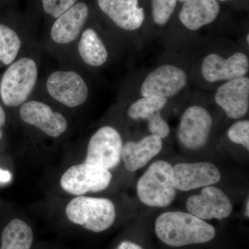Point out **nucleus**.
I'll return each mask as SVG.
<instances>
[{"instance_id":"f257e3e1","label":"nucleus","mask_w":249,"mask_h":249,"mask_svg":"<svg viewBox=\"0 0 249 249\" xmlns=\"http://www.w3.org/2000/svg\"><path fill=\"white\" fill-rule=\"evenodd\" d=\"M157 237L173 247L206 243L215 236L211 224L188 213L172 211L160 214L155 222Z\"/></svg>"},{"instance_id":"f03ea898","label":"nucleus","mask_w":249,"mask_h":249,"mask_svg":"<svg viewBox=\"0 0 249 249\" xmlns=\"http://www.w3.org/2000/svg\"><path fill=\"white\" fill-rule=\"evenodd\" d=\"M65 211L72 223L95 232L107 230L116 219L115 206L106 198L78 196L67 204Z\"/></svg>"},{"instance_id":"7ed1b4c3","label":"nucleus","mask_w":249,"mask_h":249,"mask_svg":"<svg viewBox=\"0 0 249 249\" xmlns=\"http://www.w3.org/2000/svg\"><path fill=\"white\" fill-rule=\"evenodd\" d=\"M37 76L33 59L22 58L11 64L0 82V96L5 106L15 107L25 103L35 88Z\"/></svg>"},{"instance_id":"20e7f679","label":"nucleus","mask_w":249,"mask_h":249,"mask_svg":"<svg viewBox=\"0 0 249 249\" xmlns=\"http://www.w3.org/2000/svg\"><path fill=\"white\" fill-rule=\"evenodd\" d=\"M172 166L165 160L154 162L137 183V195L142 204L152 207L169 206L176 197Z\"/></svg>"},{"instance_id":"39448f33","label":"nucleus","mask_w":249,"mask_h":249,"mask_svg":"<svg viewBox=\"0 0 249 249\" xmlns=\"http://www.w3.org/2000/svg\"><path fill=\"white\" fill-rule=\"evenodd\" d=\"M123 139L111 126L98 129L90 139L85 163L106 170L115 168L122 159Z\"/></svg>"},{"instance_id":"423d86ee","label":"nucleus","mask_w":249,"mask_h":249,"mask_svg":"<svg viewBox=\"0 0 249 249\" xmlns=\"http://www.w3.org/2000/svg\"><path fill=\"white\" fill-rule=\"evenodd\" d=\"M111 178L109 170L84 163L69 168L62 176L60 186L70 194L81 196L104 191L110 184Z\"/></svg>"},{"instance_id":"0eeeda50","label":"nucleus","mask_w":249,"mask_h":249,"mask_svg":"<svg viewBox=\"0 0 249 249\" xmlns=\"http://www.w3.org/2000/svg\"><path fill=\"white\" fill-rule=\"evenodd\" d=\"M47 89L53 99L68 107L81 106L89 96L86 82L73 71H55L47 80Z\"/></svg>"},{"instance_id":"6e6552de","label":"nucleus","mask_w":249,"mask_h":249,"mask_svg":"<svg viewBox=\"0 0 249 249\" xmlns=\"http://www.w3.org/2000/svg\"><path fill=\"white\" fill-rule=\"evenodd\" d=\"M212 127L213 119L209 111L201 106H191L181 116L178 140L186 148L199 150L209 141Z\"/></svg>"},{"instance_id":"1a4fd4ad","label":"nucleus","mask_w":249,"mask_h":249,"mask_svg":"<svg viewBox=\"0 0 249 249\" xmlns=\"http://www.w3.org/2000/svg\"><path fill=\"white\" fill-rule=\"evenodd\" d=\"M187 84V75L182 69L173 65L157 67L142 82V97L170 98L182 91Z\"/></svg>"},{"instance_id":"9d476101","label":"nucleus","mask_w":249,"mask_h":249,"mask_svg":"<svg viewBox=\"0 0 249 249\" xmlns=\"http://www.w3.org/2000/svg\"><path fill=\"white\" fill-rule=\"evenodd\" d=\"M221 175L217 167L209 162L181 163L172 168V180L176 190L189 191L219 182Z\"/></svg>"},{"instance_id":"9b49d317","label":"nucleus","mask_w":249,"mask_h":249,"mask_svg":"<svg viewBox=\"0 0 249 249\" xmlns=\"http://www.w3.org/2000/svg\"><path fill=\"white\" fill-rule=\"evenodd\" d=\"M189 213L199 219H222L230 216L232 206L227 195L213 186L204 187L200 194L193 196L186 201Z\"/></svg>"},{"instance_id":"f8f14e48","label":"nucleus","mask_w":249,"mask_h":249,"mask_svg":"<svg viewBox=\"0 0 249 249\" xmlns=\"http://www.w3.org/2000/svg\"><path fill=\"white\" fill-rule=\"evenodd\" d=\"M249 70V58L245 53L237 52L228 58L216 53L205 57L201 65V73L209 83L230 80L245 77Z\"/></svg>"},{"instance_id":"ddd939ff","label":"nucleus","mask_w":249,"mask_h":249,"mask_svg":"<svg viewBox=\"0 0 249 249\" xmlns=\"http://www.w3.org/2000/svg\"><path fill=\"white\" fill-rule=\"evenodd\" d=\"M19 116L26 124L40 129L49 137H60L67 130L68 124L65 116L53 111L48 105L37 101L23 103Z\"/></svg>"},{"instance_id":"4468645a","label":"nucleus","mask_w":249,"mask_h":249,"mask_svg":"<svg viewBox=\"0 0 249 249\" xmlns=\"http://www.w3.org/2000/svg\"><path fill=\"white\" fill-rule=\"evenodd\" d=\"M214 101L230 119L243 117L249 107V78L242 77L224 83L216 91Z\"/></svg>"},{"instance_id":"2eb2a0df","label":"nucleus","mask_w":249,"mask_h":249,"mask_svg":"<svg viewBox=\"0 0 249 249\" xmlns=\"http://www.w3.org/2000/svg\"><path fill=\"white\" fill-rule=\"evenodd\" d=\"M98 6L118 27L135 31L145 20L144 9L139 7V0H97Z\"/></svg>"},{"instance_id":"dca6fc26","label":"nucleus","mask_w":249,"mask_h":249,"mask_svg":"<svg viewBox=\"0 0 249 249\" xmlns=\"http://www.w3.org/2000/svg\"><path fill=\"white\" fill-rule=\"evenodd\" d=\"M89 15V8L84 2L73 5L57 18L51 29L52 40L60 45L71 43L79 36Z\"/></svg>"},{"instance_id":"f3484780","label":"nucleus","mask_w":249,"mask_h":249,"mask_svg":"<svg viewBox=\"0 0 249 249\" xmlns=\"http://www.w3.org/2000/svg\"><path fill=\"white\" fill-rule=\"evenodd\" d=\"M163 148V141L157 136L150 134L139 142H128L122 150L124 168L134 173L143 168Z\"/></svg>"},{"instance_id":"a211bd4d","label":"nucleus","mask_w":249,"mask_h":249,"mask_svg":"<svg viewBox=\"0 0 249 249\" xmlns=\"http://www.w3.org/2000/svg\"><path fill=\"white\" fill-rule=\"evenodd\" d=\"M183 3L178 18L186 29L196 31L215 20L220 11L217 0H178Z\"/></svg>"},{"instance_id":"6ab92c4d","label":"nucleus","mask_w":249,"mask_h":249,"mask_svg":"<svg viewBox=\"0 0 249 249\" xmlns=\"http://www.w3.org/2000/svg\"><path fill=\"white\" fill-rule=\"evenodd\" d=\"M80 58L86 65L93 67L102 66L108 58V52L97 32L88 28L82 33L78 42Z\"/></svg>"},{"instance_id":"aec40b11","label":"nucleus","mask_w":249,"mask_h":249,"mask_svg":"<svg viewBox=\"0 0 249 249\" xmlns=\"http://www.w3.org/2000/svg\"><path fill=\"white\" fill-rule=\"evenodd\" d=\"M34 232L29 225L19 219H14L3 230L0 249H30Z\"/></svg>"},{"instance_id":"412c9836","label":"nucleus","mask_w":249,"mask_h":249,"mask_svg":"<svg viewBox=\"0 0 249 249\" xmlns=\"http://www.w3.org/2000/svg\"><path fill=\"white\" fill-rule=\"evenodd\" d=\"M21 40L17 33L3 24H0V62L10 65L17 58L20 49Z\"/></svg>"},{"instance_id":"4be33fe9","label":"nucleus","mask_w":249,"mask_h":249,"mask_svg":"<svg viewBox=\"0 0 249 249\" xmlns=\"http://www.w3.org/2000/svg\"><path fill=\"white\" fill-rule=\"evenodd\" d=\"M168 103V98L163 97H142L129 107L127 114L129 118L138 119H148L157 111H160Z\"/></svg>"},{"instance_id":"5701e85b","label":"nucleus","mask_w":249,"mask_h":249,"mask_svg":"<svg viewBox=\"0 0 249 249\" xmlns=\"http://www.w3.org/2000/svg\"><path fill=\"white\" fill-rule=\"evenodd\" d=\"M152 17L154 22L163 26L169 21L178 0H151Z\"/></svg>"},{"instance_id":"b1692460","label":"nucleus","mask_w":249,"mask_h":249,"mask_svg":"<svg viewBox=\"0 0 249 249\" xmlns=\"http://www.w3.org/2000/svg\"><path fill=\"white\" fill-rule=\"evenodd\" d=\"M228 137L232 142L243 145L249 150V121H237L228 131Z\"/></svg>"},{"instance_id":"393cba45","label":"nucleus","mask_w":249,"mask_h":249,"mask_svg":"<svg viewBox=\"0 0 249 249\" xmlns=\"http://www.w3.org/2000/svg\"><path fill=\"white\" fill-rule=\"evenodd\" d=\"M76 1L77 0H42L44 11L55 19L72 7Z\"/></svg>"},{"instance_id":"a878e982","label":"nucleus","mask_w":249,"mask_h":249,"mask_svg":"<svg viewBox=\"0 0 249 249\" xmlns=\"http://www.w3.org/2000/svg\"><path fill=\"white\" fill-rule=\"evenodd\" d=\"M148 121V129L151 134L157 136L160 139H165L170 134V127L166 121L162 118L160 111L155 114L147 119Z\"/></svg>"},{"instance_id":"bb28decb","label":"nucleus","mask_w":249,"mask_h":249,"mask_svg":"<svg viewBox=\"0 0 249 249\" xmlns=\"http://www.w3.org/2000/svg\"><path fill=\"white\" fill-rule=\"evenodd\" d=\"M116 249H143L141 246L134 243V242H129V241H124L119 244Z\"/></svg>"},{"instance_id":"cd10ccee","label":"nucleus","mask_w":249,"mask_h":249,"mask_svg":"<svg viewBox=\"0 0 249 249\" xmlns=\"http://www.w3.org/2000/svg\"><path fill=\"white\" fill-rule=\"evenodd\" d=\"M12 179V175L8 170L0 168V182L8 183Z\"/></svg>"},{"instance_id":"c85d7f7f","label":"nucleus","mask_w":249,"mask_h":249,"mask_svg":"<svg viewBox=\"0 0 249 249\" xmlns=\"http://www.w3.org/2000/svg\"><path fill=\"white\" fill-rule=\"evenodd\" d=\"M6 114H5V111L3 109L2 107L0 106V128L2 127L5 124H6Z\"/></svg>"},{"instance_id":"c756f323","label":"nucleus","mask_w":249,"mask_h":249,"mask_svg":"<svg viewBox=\"0 0 249 249\" xmlns=\"http://www.w3.org/2000/svg\"><path fill=\"white\" fill-rule=\"evenodd\" d=\"M249 200H247V211H246V215L247 216V217H249Z\"/></svg>"},{"instance_id":"7c9ffc66","label":"nucleus","mask_w":249,"mask_h":249,"mask_svg":"<svg viewBox=\"0 0 249 249\" xmlns=\"http://www.w3.org/2000/svg\"><path fill=\"white\" fill-rule=\"evenodd\" d=\"M247 44H249V34H247Z\"/></svg>"},{"instance_id":"2f4dec72","label":"nucleus","mask_w":249,"mask_h":249,"mask_svg":"<svg viewBox=\"0 0 249 249\" xmlns=\"http://www.w3.org/2000/svg\"><path fill=\"white\" fill-rule=\"evenodd\" d=\"M219 1H227V0H219Z\"/></svg>"}]
</instances>
